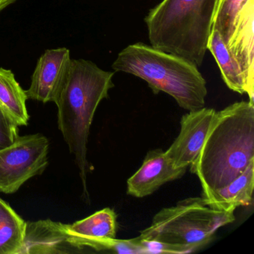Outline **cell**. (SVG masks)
I'll return each mask as SVG.
<instances>
[{
  "label": "cell",
  "mask_w": 254,
  "mask_h": 254,
  "mask_svg": "<svg viewBox=\"0 0 254 254\" xmlns=\"http://www.w3.org/2000/svg\"><path fill=\"white\" fill-rule=\"evenodd\" d=\"M254 163V102H236L216 112L191 173L203 198L228 185Z\"/></svg>",
  "instance_id": "cell-1"
},
{
  "label": "cell",
  "mask_w": 254,
  "mask_h": 254,
  "mask_svg": "<svg viewBox=\"0 0 254 254\" xmlns=\"http://www.w3.org/2000/svg\"><path fill=\"white\" fill-rule=\"evenodd\" d=\"M114 72L100 69L90 61L72 59L69 77L60 96L58 107L59 130L73 154L83 187L84 200L90 202L87 190V143L95 113L103 99L114 87Z\"/></svg>",
  "instance_id": "cell-2"
},
{
  "label": "cell",
  "mask_w": 254,
  "mask_h": 254,
  "mask_svg": "<svg viewBox=\"0 0 254 254\" xmlns=\"http://www.w3.org/2000/svg\"><path fill=\"white\" fill-rule=\"evenodd\" d=\"M219 0H163L145 17L151 47L200 67Z\"/></svg>",
  "instance_id": "cell-3"
},
{
  "label": "cell",
  "mask_w": 254,
  "mask_h": 254,
  "mask_svg": "<svg viewBox=\"0 0 254 254\" xmlns=\"http://www.w3.org/2000/svg\"><path fill=\"white\" fill-rule=\"evenodd\" d=\"M112 69L142 78L154 94L167 93L184 110L197 111L205 107L206 81L197 67L179 56L136 43L118 55Z\"/></svg>",
  "instance_id": "cell-4"
},
{
  "label": "cell",
  "mask_w": 254,
  "mask_h": 254,
  "mask_svg": "<svg viewBox=\"0 0 254 254\" xmlns=\"http://www.w3.org/2000/svg\"><path fill=\"white\" fill-rule=\"evenodd\" d=\"M234 221V212L212 209L203 197H189L157 212L137 238L160 242L165 254H187L206 246L220 227Z\"/></svg>",
  "instance_id": "cell-5"
},
{
  "label": "cell",
  "mask_w": 254,
  "mask_h": 254,
  "mask_svg": "<svg viewBox=\"0 0 254 254\" xmlns=\"http://www.w3.org/2000/svg\"><path fill=\"white\" fill-rule=\"evenodd\" d=\"M50 142L41 133L17 137L0 150V192L13 194L48 166Z\"/></svg>",
  "instance_id": "cell-6"
},
{
  "label": "cell",
  "mask_w": 254,
  "mask_h": 254,
  "mask_svg": "<svg viewBox=\"0 0 254 254\" xmlns=\"http://www.w3.org/2000/svg\"><path fill=\"white\" fill-rule=\"evenodd\" d=\"M89 253L82 238L66 224L50 219L26 222L24 244L19 254H68Z\"/></svg>",
  "instance_id": "cell-7"
},
{
  "label": "cell",
  "mask_w": 254,
  "mask_h": 254,
  "mask_svg": "<svg viewBox=\"0 0 254 254\" xmlns=\"http://www.w3.org/2000/svg\"><path fill=\"white\" fill-rule=\"evenodd\" d=\"M71 61L68 49L46 50L37 64L30 87L25 91L27 99L56 103L69 77Z\"/></svg>",
  "instance_id": "cell-8"
},
{
  "label": "cell",
  "mask_w": 254,
  "mask_h": 254,
  "mask_svg": "<svg viewBox=\"0 0 254 254\" xmlns=\"http://www.w3.org/2000/svg\"><path fill=\"white\" fill-rule=\"evenodd\" d=\"M216 111L203 108L189 111L181 120L178 137L165 151L166 157L175 168H188L197 158L204 143Z\"/></svg>",
  "instance_id": "cell-9"
},
{
  "label": "cell",
  "mask_w": 254,
  "mask_h": 254,
  "mask_svg": "<svg viewBox=\"0 0 254 254\" xmlns=\"http://www.w3.org/2000/svg\"><path fill=\"white\" fill-rule=\"evenodd\" d=\"M254 0H248L235 20L227 47L245 79L247 94L254 102Z\"/></svg>",
  "instance_id": "cell-10"
},
{
  "label": "cell",
  "mask_w": 254,
  "mask_h": 254,
  "mask_svg": "<svg viewBox=\"0 0 254 254\" xmlns=\"http://www.w3.org/2000/svg\"><path fill=\"white\" fill-rule=\"evenodd\" d=\"M187 170L186 167H174L160 148L151 150L141 167L127 180V194L138 198L146 197L164 184L182 178Z\"/></svg>",
  "instance_id": "cell-11"
},
{
  "label": "cell",
  "mask_w": 254,
  "mask_h": 254,
  "mask_svg": "<svg viewBox=\"0 0 254 254\" xmlns=\"http://www.w3.org/2000/svg\"><path fill=\"white\" fill-rule=\"evenodd\" d=\"M254 190V163L233 180L230 184L205 199L212 209L224 212H234L239 206H248L253 202Z\"/></svg>",
  "instance_id": "cell-12"
},
{
  "label": "cell",
  "mask_w": 254,
  "mask_h": 254,
  "mask_svg": "<svg viewBox=\"0 0 254 254\" xmlns=\"http://www.w3.org/2000/svg\"><path fill=\"white\" fill-rule=\"evenodd\" d=\"M207 50L215 58L223 80L229 89L239 94H247L245 79L236 61L229 52L218 31L212 29L208 41Z\"/></svg>",
  "instance_id": "cell-13"
},
{
  "label": "cell",
  "mask_w": 254,
  "mask_h": 254,
  "mask_svg": "<svg viewBox=\"0 0 254 254\" xmlns=\"http://www.w3.org/2000/svg\"><path fill=\"white\" fill-rule=\"evenodd\" d=\"M26 221L0 198V254H19L24 244Z\"/></svg>",
  "instance_id": "cell-14"
},
{
  "label": "cell",
  "mask_w": 254,
  "mask_h": 254,
  "mask_svg": "<svg viewBox=\"0 0 254 254\" xmlns=\"http://www.w3.org/2000/svg\"><path fill=\"white\" fill-rule=\"evenodd\" d=\"M26 92L16 80L10 69L0 68V102L8 110L17 126H28V114Z\"/></svg>",
  "instance_id": "cell-15"
},
{
  "label": "cell",
  "mask_w": 254,
  "mask_h": 254,
  "mask_svg": "<svg viewBox=\"0 0 254 254\" xmlns=\"http://www.w3.org/2000/svg\"><path fill=\"white\" fill-rule=\"evenodd\" d=\"M248 0H219L212 29L218 31L227 45L231 36L235 20Z\"/></svg>",
  "instance_id": "cell-16"
},
{
  "label": "cell",
  "mask_w": 254,
  "mask_h": 254,
  "mask_svg": "<svg viewBox=\"0 0 254 254\" xmlns=\"http://www.w3.org/2000/svg\"><path fill=\"white\" fill-rule=\"evenodd\" d=\"M18 127L8 110L0 102V150L15 142L19 136Z\"/></svg>",
  "instance_id": "cell-17"
},
{
  "label": "cell",
  "mask_w": 254,
  "mask_h": 254,
  "mask_svg": "<svg viewBox=\"0 0 254 254\" xmlns=\"http://www.w3.org/2000/svg\"><path fill=\"white\" fill-rule=\"evenodd\" d=\"M17 1V0H0V13Z\"/></svg>",
  "instance_id": "cell-18"
}]
</instances>
